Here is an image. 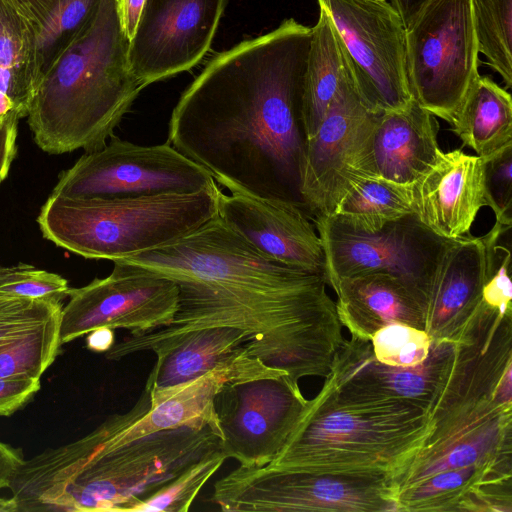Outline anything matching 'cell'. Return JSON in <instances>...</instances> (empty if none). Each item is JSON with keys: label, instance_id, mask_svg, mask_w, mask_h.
Wrapping results in <instances>:
<instances>
[{"label": "cell", "instance_id": "obj_36", "mask_svg": "<svg viewBox=\"0 0 512 512\" xmlns=\"http://www.w3.org/2000/svg\"><path fill=\"white\" fill-rule=\"evenodd\" d=\"M23 451L0 441V489L9 488L17 469L24 462ZM0 512H17V504L11 498L0 497Z\"/></svg>", "mask_w": 512, "mask_h": 512}, {"label": "cell", "instance_id": "obj_12", "mask_svg": "<svg viewBox=\"0 0 512 512\" xmlns=\"http://www.w3.org/2000/svg\"><path fill=\"white\" fill-rule=\"evenodd\" d=\"M346 52L358 93L373 113L398 111L413 100L405 27L387 0H318Z\"/></svg>", "mask_w": 512, "mask_h": 512}, {"label": "cell", "instance_id": "obj_14", "mask_svg": "<svg viewBox=\"0 0 512 512\" xmlns=\"http://www.w3.org/2000/svg\"><path fill=\"white\" fill-rule=\"evenodd\" d=\"M62 308L60 343L99 327L144 332L169 324L178 309L176 282L137 266L114 262L111 274L70 288Z\"/></svg>", "mask_w": 512, "mask_h": 512}, {"label": "cell", "instance_id": "obj_13", "mask_svg": "<svg viewBox=\"0 0 512 512\" xmlns=\"http://www.w3.org/2000/svg\"><path fill=\"white\" fill-rule=\"evenodd\" d=\"M308 400L288 375L225 384L214 399L221 450L245 468L270 464L300 420Z\"/></svg>", "mask_w": 512, "mask_h": 512}, {"label": "cell", "instance_id": "obj_10", "mask_svg": "<svg viewBox=\"0 0 512 512\" xmlns=\"http://www.w3.org/2000/svg\"><path fill=\"white\" fill-rule=\"evenodd\" d=\"M376 114L362 101L348 61L323 120L305 141L299 192L306 211L332 216L357 184L376 177L370 158Z\"/></svg>", "mask_w": 512, "mask_h": 512}, {"label": "cell", "instance_id": "obj_7", "mask_svg": "<svg viewBox=\"0 0 512 512\" xmlns=\"http://www.w3.org/2000/svg\"><path fill=\"white\" fill-rule=\"evenodd\" d=\"M404 27L413 99L450 124L480 75L471 0H426Z\"/></svg>", "mask_w": 512, "mask_h": 512}, {"label": "cell", "instance_id": "obj_38", "mask_svg": "<svg viewBox=\"0 0 512 512\" xmlns=\"http://www.w3.org/2000/svg\"><path fill=\"white\" fill-rule=\"evenodd\" d=\"M21 14L32 26H39L58 0H4Z\"/></svg>", "mask_w": 512, "mask_h": 512}, {"label": "cell", "instance_id": "obj_29", "mask_svg": "<svg viewBox=\"0 0 512 512\" xmlns=\"http://www.w3.org/2000/svg\"><path fill=\"white\" fill-rule=\"evenodd\" d=\"M221 448L188 466L131 512H187L206 482L226 460Z\"/></svg>", "mask_w": 512, "mask_h": 512}, {"label": "cell", "instance_id": "obj_22", "mask_svg": "<svg viewBox=\"0 0 512 512\" xmlns=\"http://www.w3.org/2000/svg\"><path fill=\"white\" fill-rule=\"evenodd\" d=\"M253 336L232 326L191 331L158 351L145 385L150 405L167 393L239 357Z\"/></svg>", "mask_w": 512, "mask_h": 512}, {"label": "cell", "instance_id": "obj_20", "mask_svg": "<svg viewBox=\"0 0 512 512\" xmlns=\"http://www.w3.org/2000/svg\"><path fill=\"white\" fill-rule=\"evenodd\" d=\"M437 118L414 99L398 111L377 113L370 139V158L376 177L412 186L436 162Z\"/></svg>", "mask_w": 512, "mask_h": 512}, {"label": "cell", "instance_id": "obj_1", "mask_svg": "<svg viewBox=\"0 0 512 512\" xmlns=\"http://www.w3.org/2000/svg\"><path fill=\"white\" fill-rule=\"evenodd\" d=\"M311 34L290 18L216 55L173 109L169 143L231 193L305 211L299 184Z\"/></svg>", "mask_w": 512, "mask_h": 512}, {"label": "cell", "instance_id": "obj_15", "mask_svg": "<svg viewBox=\"0 0 512 512\" xmlns=\"http://www.w3.org/2000/svg\"><path fill=\"white\" fill-rule=\"evenodd\" d=\"M227 0H146L129 45L142 88L186 71L210 48Z\"/></svg>", "mask_w": 512, "mask_h": 512}, {"label": "cell", "instance_id": "obj_37", "mask_svg": "<svg viewBox=\"0 0 512 512\" xmlns=\"http://www.w3.org/2000/svg\"><path fill=\"white\" fill-rule=\"evenodd\" d=\"M17 119H0V185L8 176L17 152Z\"/></svg>", "mask_w": 512, "mask_h": 512}, {"label": "cell", "instance_id": "obj_4", "mask_svg": "<svg viewBox=\"0 0 512 512\" xmlns=\"http://www.w3.org/2000/svg\"><path fill=\"white\" fill-rule=\"evenodd\" d=\"M118 0L97 13L39 81L28 113L38 147L49 154L103 148L143 89L131 72Z\"/></svg>", "mask_w": 512, "mask_h": 512}, {"label": "cell", "instance_id": "obj_41", "mask_svg": "<svg viewBox=\"0 0 512 512\" xmlns=\"http://www.w3.org/2000/svg\"><path fill=\"white\" fill-rule=\"evenodd\" d=\"M424 1L426 0H390L389 3L398 12L405 25Z\"/></svg>", "mask_w": 512, "mask_h": 512}, {"label": "cell", "instance_id": "obj_21", "mask_svg": "<svg viewBox=\"0 0 512 512\" xmlns=\"http://www.w3.org/2000/svg\"><path fill=\"white\" fill-rule=\"evenodd\" d=\"M339 320L352 337L370 340L382 327L405 323L424 329V306L412 290L389 274L345 278L331 286Z\"/></svg>", "mask_w": 512, "mask_h": 512}, {"label": "cell", "instance_id": "obj_35", "mask_svg": "<svg viewBox=\"0 0 512 512\" xmlns=\"http://www.w3.org/2000/svg\"><path fill=\"white\" fill-rule=\"evenodd\" d=\"M41 389V377L14 375L0 378V416H10L29 403Z\"/></svg>", "mask_w": 512, "mask_h": 512}, {"label": "cell", "instance_id": "obj_16", "mask_svg": "<svg viewBox=\"0 0 512 512\" xmlns=\"http://www.w3.org/2000/svg\"><path fill=\"white\" fill-rule=\"evenodd\" d=\"M454 349V342L431 343L420 364L396 367L380 362L370 340L352 337L337 349L323 387L352 401L402 403L430 411Z\"/></svg>", "mask_w": 512, "mask_h": 512}, {"label": "cell", "instance_id": "obj_28", "mask_svg": "<svg viewBox=\"0 0 512 512\" xmlns=\"http://www.w3.org/2000/svg\"><path fill=\"white\" fill-rule=\"evenodd\" d=\"M478 51L512 85V0H471Z\"/></svg>", "mask_w": 512, "mask_h": 512}, {"label": "cell", "instance_id": "obj_24", "mask_svg": "<svg viewBox=\"0 0 512 512\" xmlns=\"http://www.w3.org/2000/svg\"><path fill=\"white\" fill-rule=\"evenodd\" d=\"M450 125L463 145L487 159L512 145L511 95L491 78L479 75Z\"/></svg>", "mask_w": 512, "mask_h": 512}, {"label": "cell", "instance_id": "obj_33", "mask_svg": "<svg viewBox=\"0 0 512 512\" xmlns=\"http://www.w3.org/2000/svg\"><path fill=\"white\" fill-rule=\"evenodd\" d=\"M69 290L67 280L58 274L24 263L9 267L0 265V291L2 292L62 303L68 298Z\"/></svg>", "mask_w": 512, "mask_h": 512}, {"label": "cell", "instance_id": "obj_11", "mask_svg": "<svg viewBox=\"0 0 512 512\" xmlns=\"http://www.w3.org/2000/svg\"><path fill=\"white\" fill-rule=\"evenodd\" d=\"M212 174L169 141L136 145L112 136L63 171L51 194L67 197H139L214 189Z\"/></svg>", "mask_w": 512, "mask_h": 512}, {"label": "cell", "instance_id": "obj_8", "mask_svg": "<svg viewBox=\"0 0 512 512\" xmlns=\"http://www.w3.org/2000/svg\"><path fill=\"white\" fill-rule=\"evenodd\" d=\"M325 256L327 284L368 274H389L401 280L422 302L428 293L449 240L426 228L413 214L363 232L335 216L316 217Z\"/></svg>", "mask_w": 512, "mask_h": 512}, {"label": "cell", "instance_id": "obj_3", "mask_svg": "<svg viewBox=\"0 0 512 512\" xmlns=\"http://www.w3.org/2000/svg\"><path fill=\"white\" fill-rule=\"evenodd\" d=\"M114 262L165 276L183 291L239 305L281 333L310 316L327 284L324 274L267 257L218 214L168 244Z\"/></svg>", "mask_w": 512, "mask_h": 512}, {"label": "cell", "instance_id": "obj_6", "mask_svg": "<svg viewBox=\"0 0 512 512\" xmlns=\"http://www.w3.org/2000/svg\"><path fill=\"white\" fill-rule=\"evenodd\" d=\"M220 189L139 197L51 194L37 223L56 246L89 259L117 261L168 244L218 214Z\"/></svg>", "mask_w": 512, "mask_h": 512}, {"label": "cell", "instance_id": "obj_27", "mask_svg": "<svg viewBox=\"0 0 512 512\" xmlns=\"http://www.w3.org/2000/svg\"><path fill=\"white\" fill-rule=\"evenodd\" d=\"M100 2L101 0H58L43 22L33 30L37 85L91 22Z\"/></svg>", "mask_w": 512, "mask_h": 512}, {"label": "cell", "instance_id": "obj_25", "mask_svg": "<svg viewBox=\"0 0 512 512\" xmlns=\"http://www.w3.org/2000/svg\"><path fill=\"white\" fill-rule=\"evenodd\" d=\"M320 7L311 41L302 96V124L305 138L318 129L348 66V58L326 10Z\"/></svg>", "mask_w": 512, "mask_h": 512}, {"label": "cell", "instance_id": "obj_34", "mask_svg": "<svg viewBox=\"0 0 512 512\" xmlns=\"http://www.w3.org/2000/svg\"><path fill=\"white\" fill-rule=\"evenodd\" d=\"M484 199L495 222L512 226V145L486 159Z\"/></svg>", "mask_w": 512, "mask_h": 512}, {"label": "cell", "instance_id": "obj_40", "mask_svg": "<svg viewBox=\"0 0 512 512\" xmlns=\"http://www.w3.org/2000/svg\"><path fill=\"white\" fill-rule=\"evenodd\" d=\"M115 344L114 329L99 327L86 334V347L96 353H106Z\"/></svg>", "mask_w": 512, "mask_h": 512}, {"label": "cell", "instance_id": "obj_32", "mask_svg": "<svg viewBox=\"0 0 512 512\" xmlns=\"http://www.w3.org/2000/svg\"><path fill=\"white\" fill-rule=\"evenodd\" d=\"M370 341L375 357L382 363L396 367L422 363L431 349L428 333L405 323L382 327L373 334Z\"/></svg>", "mask_w": 512, "mask_h": 512}, {"label": "cell", "instance_id": "obj_23", "mask_svg": "<svg viewBox=\"0 0 512 512\" xmlns=\"http://www.w3.org/2000/svg\"><path fill=\"white\" fill-rule=\"evenodd\" d=\"M36 87L33 28L0 0V119L27 117Z\"/></svg>", "mask_w": 512, "mask_h": 512}, {"label": "cell", "instance_id": "obj_2", "mask_svg": "<svg viewBox=\"0 0 512 512\" xmlns=\"http://www.w3.org/2000/svg\"><path fill=\"white\" fill-rule=\"evenodd\" d=\"M220 448V429L210 424L159 430L112 448L89 432L25 459L9 489L17 512H131Z\"/></svg>", "mask_w": 512, "mask_h": 512}, {"label": "cell", "instance_id": "obj_18", "mask_svg": "<svg viewBox=\"0 0 512 512\" xmlns=\"http://www.w3.org/2000/svg\"><path fill=\"white\" fill-rule=\"evenodd\" d=\"M486 159L462 150L441 152L412 186L413 213L437 236L452 240L470 235L485 206Z\"/></svg>", "mask_w": 512, "mask_h": 512}, {"label": "cell", "instance_id": "obj_19", "mask_svg": "<svg viewBox=\"0 0 512 512\" xmlns=\"http://www.w3.org/2000/svg\"><path fill=\"white\" fill-rule=\"evenodd\" d=\"M485 282L481 237L449 240L438 263L424 308L431 343L457 341L475 321Z\"/></svg>", "mask_w": 512, "mask_h": 512}, {"label": "cell", "instance_id": "obj_30", "mask_svg": "<svg viewBox=\"0 0 512 512\" xmlns=\"http://www.w3.org/2000/svg\"><path fill=\"white\" fill-rule=\"evenodd\" d=\"M60 323L50 325L0 347V378L41 377L60 350Z\"/></svg>", "mask_w": 512, "mask_h": 512}, {"label": "cell", "instance_id": "obj_5", "mask_svg": "<svg viewBox=\"0 0 512 512\" xmlns=\"http://www.w3.org/2000/svg\"><path fill=\"white\" fill-rule=\"evenodd\" d=\"M436 428L427 409L341 398L322 387L307 405L270 470L382 479L391 486Z\"/></svg>", "mask_w": 512, "mask_h": 512}, {"label": "cell", "instance_id": "obj_39", "mask_svg": "<svg viewBox=\"0 0 512 512\" xmlns=\"http://www.w3.org/2000/svg\"><path fill=\"white\" fill-rule=\"evenodd\" d=\"M146 0H118V12L122 29L132 39Z\"/></svg>", "mask_w": 512, "mask_h": 512}, {"label": "cell", "instance_id": "obj_31", "mask_svg": "<svg viewBox=\"0 0 512 512\" xmlns=\"http://www.w3.org/2000/svg\"><path fill=\"white\" fill-rule=\"evenodd\" d=\"M61 302L30 299L0 291V347L60 323Z\"/></svg>", "mask_w": 512, "mask_h": 512}, {"label": "cell", "instance_id": "obj_17", "mask_svg": "<svg viewBox=\"0 0 512 512\" xmlns=\"http://www.w3.org/2000/svg\"><path fill=\"white\" fill-rule=\"evenodd\" d=\"M218 215L267 257L325 275L321 238L298 206L232 192L218 196Z\"/></svg>", "mask_w": 512, "mask_h": 512}, {"label": "cell", "instance_id": "obj_9", "mask_svg": "<svg viewBox=\"0 0 512 512\" xmlns=\"http://www.w3.org/2000/svg\"><path fill=\"white\" fill-rule=\"evenodd\" d=\"M211 501L225 512L397 511L382 479L239 466L215 482Z\"/></svg>", "mask_w": 512, "mask_h": 512}, {"label": "cell", "instance_id": "obj_26", "mask_svg": "<svg viewBox=\"0 0 512 512\" xmlns=\"http://www.w3.org/2000/svg\"><path fill=\"white\" fill-rule=\"evenodd\" d=\"M410 214H413L410 186L369 177L342 198L332 216L353 229L372 233Z\"/></svg>", "mask_w": 512, "mask_h": 512}]
</instances>
